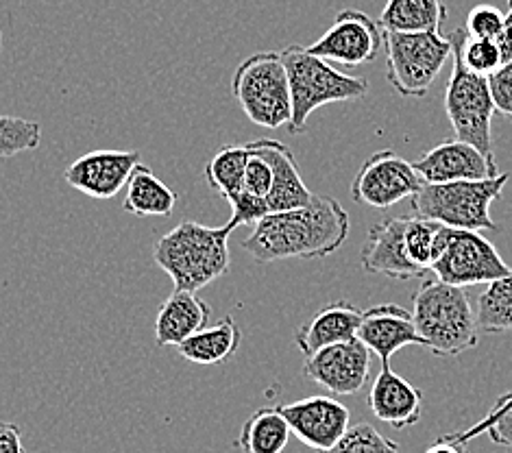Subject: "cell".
Segmentation results:
<instances>
[{"instance_id":"1","label":"cell","mask_w":512,"mask_h":453,"mask_svg":"<svg viewBox=\"0 0 512 453\" xmlns=\"http://www.w3.org/2000/svg\"><path fill=\"white\" fill-rule=\"evenodd\" d=\"M349 214L332 197H319L297 210L271 212L255 223L242 244L255 262L321 260L336 253L349 238Z\"/></svg>"},{"instance_id":"2","label":"cell","mask_w":512,"mask_h":453,"mask_svg":"<svg viewBox=\"0 0 512 453\" xmlns=\"http://www.w3.org/2000/svg\"><path fill=\"white\" fill-rule=\"evenodd\" d=\"M238 225L229 218L223 227L181 220L155 242V264L173 279L177 290L199 292L229 271V236Z\"/></svg>"},{"instance_id":"3","label":"cell","mask_w":512,"mask_h":453,"mask_svg":"<svg viewBox=\"0 0 512 453\" xmlns=\"http://www.w3.org/2000/svg\"><path fill=\"white\" fill-rule=\"evenodd\" d=\"M412 321L423 347L441 358H456L478 345L480 327L465 288L423 279L412 297Z\"/></svg>"},{"instance_id":"4","label":"cell","mask_w":512,"mask_h":453,"mask_svg":"<svg viewBox=\"0 0 512 453\" xmlns=\"http://www.w3.org/2000/svg\"><path fill=\"white\" fill-rule=\"evenodd\" d=\"M282 53L290 81L292 118L288 131L292 136L306 131L308 118L323 105L358 101L369 90L367 79L345 75L329 61L312 55L303 46H286Z\"/></svg>"},{"instance_id":"5","label":"cell","mask_w":512,"mask_h":453,"mask_svg":"<svg viewBox=\"0 0 512 453\" xmlns=\"http://www.w3.org/2000/svg\"><path fill=\"white\" fill-rule=\"evenodd\" d=\"M510 175L499 173L484 181H454V183H423L414 194L412 210L419 218L434 220L451 229H499L491 216V205L502 199Z\"/></svg>"},{"instance_id":"6","label":"cell","mask_w":512,"mask_h":453,"mask_svg":"<svg viewBox=\"0 0 512 453\" xmlns=\"http://www.w3.org/2000/svg\"><path fill=\"white\" fill-rule=\"evenodd\" d=\"M231 94L253 125L266 129L290 125V81L279 51H260L240 61L231 77Z\"/></svg>"},{"instance_id":"7","label":"cell","mask_w":512,"mask_h":453,"mask_svg":"<svg viewBox=\"0 0 512 453\" xmlns=\"http://www.w3.org/2000/svg\"><path fill=\"white\" fill-rule=\"evenodd\" d=\"M388 83L404 99H423L451 57L441 33H384Z\"/></svg>"},{"instance_id":"8","label":"cell","mask_w":512,"mask_h":453,"mask_svg":"<svg viewBox=\"0 0 512 453\" xmlns=\"http://www.w3.org/2000/svg\"><path fill=\"white\" fill-rule=\"evenodd\" d=\"M454 66L445 90V112L456 133V140L469 142L486 155H493V96L489 77L473 75L456 53H451Z\"/></svg>"},{"instance_id":"9","label":"cell","mask_w":512,"mask_h":453,"mask_svg":"<svg viewBox=\"0 0 512 453\" xmlns=\"http://www.w3.org/2000/svg\"><path fill=\"white\" fill-rule=\"evenodd\" d=\"M430 271L445 284L469 288L506 277L512 268L480 231L451 229L443 253Z\"/></svg>"},{"instance_id":"10","label":"cell","mask_w":512,"mask_h":453,"mask_svg":"<svg viewBox=\"0 0 512 453\" xmlns=\"http://www.w3.org/2000/svg\"><path fill=\"white\" fill-rule=\"evenodd\" d=\"M421 175L412 162L395 151H377L360 166L351 183V197L373 210H388L401 201L412 199L423 188Z\"/></svg>"},{"instance_id":"11","label":"cell","mask_w":512,"mask_h":453,"mask_svg":"<svg viewBox=\"0 0 512 453\" xmlns=\"http://www.w3.org/2000/svg\"><path fill=\"white\" fill-rule=\"evenodd\" d=\"M382 46L384 33L380 22L360 9H345L336 16L332 27L308 46V51L329 64L356 68L373 61L380 55Z\"/></svg>"},{"instance_id":"12","label":"cell","mask_w":512,"mask_h":453,"mask_svg":"<svg viewBox=\"0 0 512 453\" xmlns=\"http://www.w3.org/2000/svg\"><path fill=\"white\" fill-rule=\"evenodd\" d=\"M303 373L336 397L356 395L369 382L371 351L358 338L338 342L306 358Z\"/></svg>"},{"instance_id":"13","label":"cell","mask_w":512,"mask_h":453,"mask_svg":"<svg viewBox=\"0 0 512 453\" xmlns=\"http://www.w3.org/2000/svg\"><path fill=\"white\" fill-rule=\"evenodd\" d=\"M279 410L286 416L290 432L314 451L334 447L351 427L349 408L334 397H306L288 406H279Z\"/></svg>"},{"instance_id":"14","label":"cell","mask_w":512,"mask_h":453,"mask_svg":"<svg viewBox=\"0 0 512 453\" xmlns=\"http://www.w3.org/2000/svg\"><path fill=\"white\" fill-rule=\"evenodd\" d=\"M140 164V151H92L72 162L64 179L92 199H114Z\"/></svg>"},{"instance_id":"15","label":"cell","mask_w":512,"mask_h":453,"mask_svg":"<svg viewBox=\"0 0 512 453\" xmlns=\"http://www.w3.org/2000/svg\"><path fill=\"white\" fill-rule=\"evenodd\" d=\"M414 170L425 183H454V181H484L499 175L495 157L482 153L478 146L462 140H449L423 153Z\"/></svg>"},{"instance_id":"16","label":"cell","mask_w":512,"mask_h":453,"mask_svg":"<svg viewBox=\"0 0 512 453\" xmlns=\"http://www.w3.org/2000/svg\"><path fill=\"white\" fill-rule=\"evenodd\" d=\"M410 216H390L369 229L360 262L371 275H384L390 279L423 277L425 271L410 262L406 253V227Z\"/></svg>"},{"instance_id":"17","label":"cell","mask_w":512,"mask_h":453,"mask_svg":"<svg viewBox=\"0 0 512 453\" xmlns=\"http://www.w3.org/2000/svg\"><path fill=\"white\" fill-rule=\"evenodd\" d=\"M358 340L377 355L382 369L390 366V358L406 347H423V340L414 327L412 314L395 303H382L362 314Z\"/></svg>"},{"instance_id":"18","label":"cell","mask_w":512,"mask_h":453,"mask_svg":"<svg viewBox=\"0 0 512 453\" xmlns=\"http://www.w3.org/2000/svg\"><path fill=\"white\" fill-rule=\"evenodd\" d=\"M247 149L255 155L264 157L273 170V186L266 197V205L271 212L297 210L308 205L314 199V192L303 181L297 159L292 155L290 146L279 140L260 138L247 144Z\"/></svg>"},{"instance_id":"19","label":"cell","mask_w":512,"mask_h":453,"mask_svg":"<svg viewBox=\"0 0 512 453\" xmlns=\"http://www.w3.org/2000/svg\"><path fill=\"white\" fill-rule=\"evenodd\" d=\"M369 410L375 419L388 423L395 430L417 425L423 414V395L408 379L397 375L390 366L373 379L369 390Z\"/></svg>"},{"instance_id":"20","label":"cell","mask_w":512,"mask_h":453,"mask_svg":"<svg viewBox=\"0 0 512 453\" xmlns=\"http://www.w3.org/2000/svg\"><path fill=\"white\" fill-rule=\"evenodd\" d=\"M362 314L364 312L349 301L327 303L308 323L297 327L295 345L303 353V358H310L325 347L358 338Z\"/></svg>"},{"instance_id":"21","label":"cell","mask_w":512,"mask_h":453,"mask_svg":"<svg viewBox=\"0 0 512 453\" xmlns=\"http://www.w3.org/2000/svg\"><path fill=\"white\" fill-rule=\"evenodd\" d=\"M212 308L197 292L177 290L170 295L155 318V345L157 347H179L192 334L207 327Z\"/></svg>"},{"instance_id":"22","label":"cell","mask_w":512,"mask_h":453,"mask_svg":"<svg viewBox=\"0 0 512 453\" xmlns=\"http://www.w3.org/2000/svg\"><path fill=\"white\" fill-rule=\"evenodd\" d=\"M242 342V332L234 316H225L212 327H203L201 332L192 334L188 340L181 342L177 353L181 358L199 364V366H216L234 355Z\"/></svg>"},{"instance_id":"23","label":"cell","mask_w":512,"mask_h":453,"mask_svg":"<svg viewBox=\"0 0 512 453\" xmlns=\"http://www.w3.org/2000/svg\"><path fill=\"white\" fill-rule=\"evenodd\" d=\"M445 20L443 0H386L380 27L388 33H441Z\"/></svg>"},{"instance_id":"24","label":"cell","mask_w":512,"mask_h":453,"mask_svg":"<svg viewBox=\"0 0 512 453\" xmlns=\"http://www.w3.org/2000/svg\"><path fill=\"white\" fill-rule=\"evenodd\" d=\"M175 203L177 192L173 188H168L166 183L153 173L151 166L138 164L127 183L123 210L133 216L168 218L175 212Z\"/></svg>"},{"instance_id":"25","label":"cell","mask_w":512,"mask_h":453,"mask_svg":"<svg viewBox=\"0 0 512 453\" xmlns=\"http://www.w3.org/2000/svg\"><path fill=\"white\" fill-rule=\"evenodd\" d=\"M292 432L279 406L255 410L238 436V447L245 453H284Z\"/></svg>"},{"instance_id":"26","label":"cell","mask_w":512,"mask_h":453,"mask_svg":"<svg viewBox=\"0 0 512 453\" xmlns=\"http://www.w3.org/2000/svg\"><path fill=\"white\" fill-rule=\"evenodd\" d=\"M249 151L245 144H229L218 149L210 162L205 166V179L210 188L216 190L229 203L242 192L245 183V168H247Z\"/></svg>"},{"instance_id":"27","label":"cell","mask_w":512,"mask_h":453,"mask_svg":"<svg viewBox=\"0 0 512 453\" xmlns=\"http://www.w3.org/2000/svg\"><path fill=\"white\" fill-rule=\"evenodd\" d=\"M478 327L484 334L512 332V271L491 281L478 299Z\"/></svg>"},{"instance_id":"28","label":"cell","mask_w":512,"mask_h":453,"mask_svg":"<svg viewBox=\"0 0 512 453\" xmlns=\"http://www.w3.org/2000/svg\"><path fill=\"white\" fill-rule=\"evenodd\" d=\"M449 238V227L425 220L419 216H410L406 227V253L412 264H417L423 271H430L432 264L443 253Z\"/></svg>"},{"instance_id":"29","label":"cell","mask_w":512,"mask_h":453,"mask_svg":"<svg viewBox=\"0 0 512 453\" xmlns=\"http://www.w3.org/2000/svg\"><path fill=\"white\" fill-rule=\"evenodd\" d=\"M451 42V53H456L465 66L473 75L480 77H491L495 70L504 66V57L502 51L495 40H482V38H473L462 29H454L449 35Z\"/></svg>"},{"instance_id":"30","label":"cell","mask_w":512,"mask_h":453,"mask_svg":"<svg viewBox=\"0 0 512 453\" xmlns=\"http://www.w3.org/2000/svg\"><path fill=\"white\" fill-rule=\"evenodd\" d=\"M40 142V122L16 116H0V157H16L20 153L35 151Z\"/></svg>"},{"instance_id":"31","label":"cell","mask_w":512,"mask_h":453,"mask_svg":"<svg viewBox=\"0 0 512 453\" xmlns=\"http://www.w3.org/2000/svg\"><path fill=\"white\" fill-rule=\"evenodd\" d=\"M319 453H401V449L371 423H356L334 447Z\"/></svg>"},{"instance_id":"32","label":"cell","mask_w":512,"mask_h":453,"mask_svg":"<svg viewBox=\"0 0 512 453\" xmlns=\"http://www.w3.org/2000/svg\"><path fill=\"white\" fill-rule=\"evenodd\" d=\"M504 27V11L497 9L495 5L482 3L475 5L465 22V31L473 38H482V40H495L499 33H502Z\"/></svg>"},{"instance_id":"33","label":"cell","mask_w":512,"mask_h":453,"mask_svg":"<svg viewBox=\"0 0 512 453\" xmlns=\"http://www.w3.org/2000/svg\"><path fill=\"white\" fill-rule=\"evenodd\" d=\"M271 186H273V170H271V166H268V162H266L264 157L249 151L247 168H245V183H242V192L251 194V197H255V199L266 201L268 192H271Z\"/></svg>"},{"instance_id":"34","label":"cell","mask_w":512,"mask_h":453,"mask_svg":"<svg viewBox=\"0 0 512 453\" xmlns=\"http://www.w3.org/2000/svg\"><path fill=\"white\" fill-rule=\"evenodd\" d=\"M510 406H512V390H510V393L499 397V399L495 401V406H493L489 412H486L484 419H480L478 423H473L471 427H467L465 432H451V434H445V436H441V438L449 440V443H456V445H467V443H471L473 438H478V436L486 434V430H489V427H491V425L499 419V416H502Z\"/></svg>"},{"instance_id":"35","label":"cell","mask_w":512,"mask_h":453,"mask_svg":"<svg viewBox=\"0 0 512 453\" xmlns=\"http://www.w3.org/2000/svg\"><path fill=\"white\" fill-rule=\"evenodd\" d=\"M489 88H491L495 112L499 116L512 120V59L506 61L502 68L495 70L489 77Z\"/></svg>"},{"instance_id":"36","label":"cell","mask_w":512,"mask_h":453,"mask_svg":"<svg viewBox=\"0 0 512 453\" xmlns=\"http://www.w3.org/2000/svg\"><path fill=\"white\" fill-rule=\"evenodd\" d=\"M0 453H27L22 445V430L16 423L0 421Z\"/></svg>"},{"instance_id":"37","label":"cell","mask_w":512,"mask_h":453,"mask_svg":"<svg viewBox=\"0 0 512 453\" xmlns=\"http://www.w3.org/2000/svg\"><path fill=\"white\" fill-rule=\"evenodd\" d=\"M486 434H489V438L495 445L512 449V406L502 416H499L489 430H486Z\"/></svg>"},{"instance_id":"38","label":"cell","mask_w":512,"mask_h":453,"mask_svg":"<svg viewBox=\"0 0 512 453\" xmlns=\"http://www.w3.org/2000/svg\"><path fill=\"white\" fill-rule=\"evenodd\" d=\"M499 51H502L504 64L512 59V0H508V11L504 14V27L502 33L495 38Z\"/></svg>"},{"instance_id":"39","label":"cell","mask_w":512,"mask_h":453,"mask_svg":"<svg viewBox=\"0 0 512 453\" xmlns=\"http://www.w3.org/2000/svg\"><path fill=\"white\" fill-rule=\"evenodd\" d=\"M425 453H467V451H465V445H456V443H449L445 438H438L434 445L425 449Z\"/></svg>"},{"instance_id":"40","label":"cell","mask_w":512,"mask_h":453,"mask_svg":"<svg viewBox=\"0 0 512 453\" xmlns=\"http://www.w3.org/2000/svg\"><path fill=\"white\" fill-rule=\"evenodd\" d=\"M0 46H3V31H0Z\"/></svg>"},{"instance_id":"41","label":"cell","mask_w":512,"mask_h":453,"mask_svg":"<svg viewBox=\"0 0 512 453\" xmlns=\"http://www.w3.org/2000/svg\"><path fill=\"white\" fill-rule=\"evenodd\" d=\"M467 453H469V451H467Z\"/></svg>"}]
</instances>
